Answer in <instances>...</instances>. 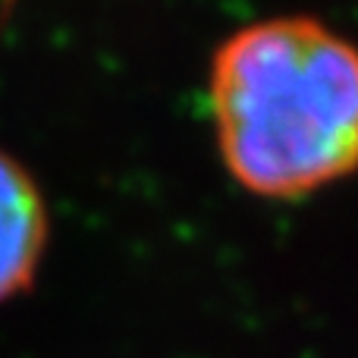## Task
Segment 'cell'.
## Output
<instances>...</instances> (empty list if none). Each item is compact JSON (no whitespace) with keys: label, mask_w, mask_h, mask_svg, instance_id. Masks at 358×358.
<instances>
[{"label":"cell","mask_w":358,"mask_h":358,"mask_svg":"<svg viewBox=\"0 0 358 358\" xmlns=\"http://www.w3.org/2000/svg\"><path fill=\"white\" fill-rule=\"evenodd\" d=\"M48 245V204L35 176L0 151V299L31 283Z\"/></svg>","instance_id":"cell-2"},{"label":"cell","mask_w":358,"mask_h":358,"mask_svg":"<svg viewBox=\"0 0 358 358\" xmlns=\"http://www.w3.org/2000/svg\"><path fill=\"white\" fill-rule=\"evenodd\" d=\"M210 113L236 182L292 198L358 167V48L315 16L248 22L210 60Z\"/></svg>","instance_id":"cell-1"}]
</instances>
